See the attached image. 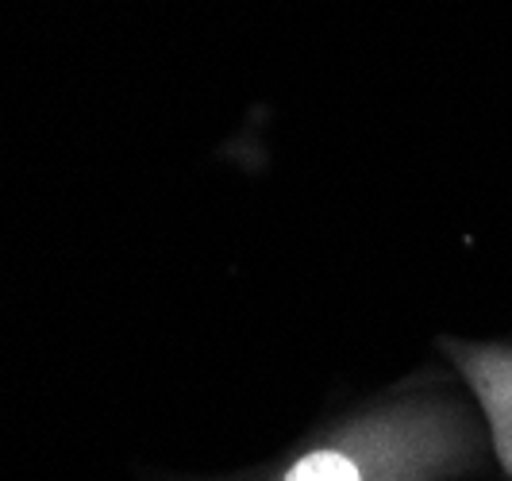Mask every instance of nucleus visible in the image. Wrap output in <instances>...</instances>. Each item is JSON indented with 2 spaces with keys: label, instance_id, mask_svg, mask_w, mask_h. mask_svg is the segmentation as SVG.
<instances>
[{
  "label": "nucleus",
  "instance_id": "nucleus-1",
  "mask_svg": "<svg viewBox=\"0 0 512 481\" xmlns=\"http://www.w3.org/2000/svg\"><path fill=\"white\" fill-rule=\"evenodd\" d=\"M489 462L474 401L405 389L305 435L251 481H462Z\"/></svg>",
  "mask_w": 512,
  "mask_h": 481
},
{
  "label": "nucleus",
  "instance_id": "nucleus-2",
  "mask_svg": "<svg viewBox=\"0 0 512 481\" xmlns=\"http://www.w3.org/2000/svg\"><path fill=\"white\" fill-rule=\"evenodd\" d=\"M451 366L459 370L470 401L486 424L489 455L512 481V343H439Z\"/></svg>",
  "mask_w": 512,
  "mask_h": 481
},
{
  "label": "nucleus",
  "instance_id": "nucleus-3",
  "mask_svg": "<svg viewBox=\"0 0 512 481\" xmlns=\"http://www.w3.org/2000/svg\"><path fill=\"white\" fill-rule=\"evenodd\" d=\"M220 481H251V478H220Z\"/></svg>",
  "mask_w": 512,
  "mask_h": 481
}]
</instances>
